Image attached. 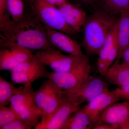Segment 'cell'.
I'll use <instances>...</instances> for the list:
<instances>
[{
  "instance_id": "1",
  "label": "cell",
  "mask_w": 129,
  "mask_h": 129,
  "mask_svg": "<svg viewBox=\"0 0 129 129\" xmlns=\"http://www.w3.org/2000/svg\"><path fill=\"white\" fill-rule=\"evenodd\" d=\"M1 49L11 45L42 51L56 49L52 45L47 35L46 27L30 12L26 13L22 21L12 19L0 25Z\"/></svg>"
},
{
  "instance_id": "2",
  "label": "cell",
  "mask_w": 129,
  "mask_h": 129,
  "mask_svg": "<svg viewBox=\"0 0 129 129\" xmlns=\"http://www.w3.org/2000/svg\"><path fill=\"white\" fill-rule=\"evenodd\" d=\"M115 15L101 9L86 17L82 28L83 45L89 55H98L108 34L118 21Z\"/></svg>"
},
{
  "instance_id": "3",
  "label": "cell",
  "mask_w": 129,
  "mask_h": 129,
  "mask_svg": "<svg viewBox=\"0 0 129 129\" xmlns=\"http://www.w3.org/2000/svg\"><path fill=\"white\" fill-rule=\"evenodd\" d=\"M29 4L30 11L47 27L71 36L78 33L67 23L57 7L45 0H32Z\"/></svg>"
},
{
  "instance_id": "4",
  "label": "cell",
  "mask_w": 129,
  "mask_h": 129,
  "mask_svg": "<svg viewBox=\"0 0 129 129\" xmlns=\"http://www.w3.org/2000/svg\"><path fill=\"white\" fill-rule=\"evenodd\" d=\"M91 67L88 57L78 67L65 73L47 72L45 78L64 91L65 94L75 92L91 76Z\"/></svg>"
},
{
  "instance_id": "5",
  "label": "cell",
  "mask_w": 129,
  "mask_h": 129,
  "mask_svg": "<svg viewBox=\"0 0 129 129\" xmlns=\"http://www.w3.org/2000/svg\"><path fill=\"white\" fill-rule=\"evenodd\" d=\"M10 104V107L17 113L21 118L35 127L39 122L42 112L36 104L34 90L24 89L12 98Z\"/></svg>"
},
{
  "instance_id": "6",
  "label": "cell",
  "mask_w": 129,
  "mask_h": 129,
  "mask_svg": "<svg viewBox=\"0 0 129 129\" xmlns=\"http://www.w3.org/2000/svg\"><path fill=\"white\" fill-rule=\"evenodd\" d=\"M35 55L41 62L56 73L69 72L78 67L88 57L64 55L57 49L38 51Z\"/></svg>"
},
{
  "instance_id": "7",
  "label": "cell",
  "mask_w": 129,
  "mask_h": 129,
  "mask_svg": "<svg viewBox=\"0 0 129 129\" xmlns=\"http://www.w3.org/2000/svg\"><path fill=\"white\" fill-rule=\"evenodd\" d=\"M106 81L101 77L90 76L75 92L71 94L64 93L73 102L80 106L83 103L89 102L102 92L108 89V84Z\"/></svg>"
},
{
  "instance_id": "8",
  "label": "cell",
  "mask_w": 129,
  "mask_h": 129,
  "mask_svg": "<svg viewBox=\"0 0 129 129\" xmlns=\"http://www.w3.org/2000/svg\"><path fill=\"white\" fill-rule=\"evenodd\" d=\"M118 28V21L108 34L98 55L97 67L102 76L117 57Z\"/></svg>"
},
{
  "instance_id": "9",
  "label": "cell",
  "mask_w": 129,
  "mask_h": 129,
  "mask_svg": "<svg viewBox=\"0 0 129 129\" xmlns=\"http://www.w3.org/2000/svg\"><path fill=\"white\" fill-rule=\"evenodd\" d=\"M30 50L18 46L11 45L0 51V70L11 72L19 64L33 56Z\"/></svg>"
},
{
  "instance_id": "10",
  "label": "cell",
  "mask_w": 129,
  "mask_h": 129,
  "mask_svg": "<svg viewBox=\"0 0 129 129\" xmlns=\"http://www.w3.org/2000/svg\"><path fill=\"white\" fill-rule=\"evenodd\" d=\"M80 108L79 106L74 103L65 95L59 107L51 117L43 123H38L34 128L61 129L69 118Z\"/></svg>"
},
{
  "instance_id": "11",
  "label": "cell",
  "mask_w": 129,
  "mask_h": 129,
  "mask_svg": "<svg viewBox=\"0 0 129 129\" xmlns=\"http://www.w3.org/2000/svg\"><path fill=\"white\" fill-rule=\"evenodd\" d=\"M46 30L49 41L57 50L76 56H85L79 44L69 35L47 27Z\"/></svg>"
},
{
  "instance_id": "12",
  "label": "cell",
  "mask_w": 129,
  "mask_h": 129,
  "mask_svg": "<svg viewBox=\"0 0 129 129\" xmlns=\"http://www.w3.org/2000/svg\"><path fill=\"white\" fill-rule=\"evenodd\" d=\"M120 100L113 91H110L108 89L90 101L83 108L94 125L99 116L108 106Z\"/></svg>"
},
{
  "instance_id": "13",
  "label": "cell",
  "mask_w": 129,
  "mask_h": 129,
  "mask_svg": "<svg viewBox=\"0 0 129 129\" xmlns=\"http://www.w3.org/2000/svg\"><path fill=\"white\" fill-rule=\"evenodd\" d=\"M128 119L129 102H117L111 104L104 110L94 125L108 123L119 125Z\"/></svg>"
},
{
  "instance_id": "14",
  "label": "cell",
  "mask_w": 129,
  "mask_h": 129,
  "mask_svg": "<svg viewBox=\"0 0 129 129\" xmlns=\"http://www.w3.org/2000/svg\"><path fill=\"white\" fill-rule=\"evenodd\" d=\"M67 23L76 32L81 30L87 15L79 5H74L68 2L58 7Z\"/></svg>"
},
{
  "instance_id": "15",
  "label": "cell",
  "mask_w": 129,
  "mask_h": 129,
  "mask_svg": "<svg viewBox=\"0 0 129 129\" xmlns=\"http://www.w3.org/2000/svg\"><path fill=\"white\" fill-rule=\"evenodd\" d=\"M103 76L111 84L119 86L129 85V66L114 61Z\"/></svg>"
},
{
  "instance_id": "16",
  "label": "cell",
  "mask_w": 129,
  "mask_h": 129,
  "mask_svg": "<svg viewBox=\"0 0 129 129\" xmlns=\"http://www.w3.org/2000/svg\"><path fill=\"white\" fill-rule=\"evenodd\" d=\"M118 20L117 42L118 52L115 61L120 62L123 51L129 46V9L120 12Z\"/></svg>"
},
{
  "instance_id": "17",
  "label": "cell",
  "mask_w": 129,
  "mask_h": 129,
  "mask_svg": "<svg viewBox=\"0 0 129 129\" xmlns=\"http://www.w3.org/2000/svg\"><path fill=\"white\" fill-rule=\"evenodd\" d=\"M64 96V91L52 83L50 92L42 111L41 120L38 123H43L51 117L59 107Z\"/></svg>"
},
{
  "instance_id": "18",
  "label": "cell",
  "mask_w": 129,
  "mask_h": 129,
  "mask_svg": "<svg viewBox=\"0 0 129 129\" xmlns=\"http://www.w3.org/2000/svg\"><path fill=\"white\" fill-rule=\"evenodd\" d=\"M47 71L44 64L35 69L22 72L11 73V79L13 83L22 84L23 86L32 85L34 81L39 79L45 78Z\"/></svg>"
},
{
  "instance_id": "19",
  "label": "cell",
  "mask_w": 129,
  "mask_h": 129,
  "mask_svg": "<svg viewBox=\"0 0 129 129\" xmlns=\"http://www.w3.org/2000/svg\"><path fill=\"white\" fill-rule=\"evenodd\" d=\"M93 124L84 108H80L72 114L61 129H90Z\"/></svg>"
},
{
  "instance_id": "20",
  "label": "cell",
  "mask_w": 129,
  "mask_h": 129,
  "mask_svg": "<svg viewBox=\"0 0 129 129\" xmlns=\"http://www.w3.org/2000/svg\"><path fill=\"white\" fill-rule=\"evenodd\" d=\"M23 88V86L17 88L13 84L0 76V106L10 104L12 98L20 92Z\"/></svg>"
},
{
  "instance_id": "21",
  "label": "cell",
  "mask_w": 129,
  "mask_h": 129,
  "mask_svg": "<svg viewBox=\"0 0 129 129\" xmlns=\"http://www.w3.org/2000/svg\"><path fill=\"white\" fill-rule=\"evenodd\" d=\"M8 8L12 19L21 22L25 18V5L24 0H7Z\"/></svg>"
},
{
  "instance_id": "22",
  "label": "cell",
  "mask_w": 129,
  "mask_h": 129,
  "mask_svg": "<svg viewBox=\"0 0 129 129\" xmlns=\"http://www.w3.org/2000/svg\"><path fill=\"white\" fill-rule=\"evenodd\" d=\"M52 85V82L47 79L42 84L39 89L35 91L36 104L42 112L50 92Z\"/></svg>"
},
{
  "instance_id": "23",
  "label": "cell",
  "mask_w": 129,
  "mask_h": 129,
  "mask_svg": "<svg viewBox=\"0 0 129 129\" xmlns=\"http://www.w3.org/2000/svg\"><path fill=\"white\" fill-rule=\"evenodd\" d=\"M102 6V9L116 14L129 9V0H98Z\"/></svg>"
},
{
  "instance_id": "24",
  "label": "cell",
  "mask_w": 129,
  "mask_h": 129,
  "mask_svg": "<svg viewBox=\"0 0 129 129\" xmlns=\"http://www.w3.org/2000/svg\"><path fill=\"white\" fill-rule=\"evenodd\" d=\"M20 118L17 113L10 107L0 106V129L4 125Z\"/></svg>"
},
{
  "instance_id": "25",
  "label": "cell",
  "mask_w": 129,
  "mask_h": 129,
  "mask_svg": "<svg viewBox=\"0 0 129 129\" xmlns=\"http://www.w3.org/2000/svg\"><path fill=\"white\" fill-rule=\"evenodd\" d=\"M35 127L31 123L20 118L4 125L1 129H30Z\"/></svg>"
},
{
  "instance_id": "26",
  "label": "cell",
  "mask_w": 129,
  "mask_h": 129,
  "mask_svg": "<svg viewBox=\"0 0 129 129\" xmlns=\"http://www.w3.org/2000/svg\"><path fill=\"white\" fill-rule=\"evenodd\" d=\"M7 0H0V25L12 20Z\"/></svg>"
},
{
  "instance_id": "27",
  "label": "cell",
  "mask_w": 129,
  "mask_h": 129,
  "mask_svg": "<svg viewBox=\"0 0 129 129\" xmlns=\"http://www.w3.org/2000/svg\"><path fill=\"white\" fill-rule=\"evenodd\" d=\"M113 91L120 99L129 102V85L119 86Z\"/></svg>"
},
{
  "instance_id": "28",
  "label": "cell",
  "mask_w": 129,
  "mask_h": 129,
  "mask_svg": "<svg viewBox=\"0 0 129 129\" xmlns=\"http://www.w3.org/2000/svg\"><path fill=\"white\" fill-rule=\"evenodd\" d=\"M93 129H119L117 125L110 124L108 123H102L93 125Z\"/></svg>"
},
{
  "instance_id": "29",
  "label": "cell",
  "mask_w": 129,
  "mask_h": 129,
  "mask_svg": "<svg viewBox=\"0 0 129 129\" xmlns=\"http://www.w3.org/2000/svg\"><path fill=\"white\" fill-rule=\"evenodd\" d=\"M121 60L122 63L129 66V46L122 53Z\"/></svg>"
},
{
  "instance_id": "30",
  "label": "cell",
  "mask_w": 129,
  "mask_h": 129,
  "mask_svg": "<svg viewBox=\"0 0 129 129\" xmlns=\"http://www.w3.org/2000/svg\"><path fill=\"white\" fill-rule=\"evenodd\" d=\"M45 1L48 3L56 6L58 8L68 2V0H45Z\"/></svg>"
},
{
  "instance_id": "31",
  "label": "cell",
  "mask_w": 129,
  "mask_h": 129,
  "mask_svg": "<svg viewBox=\"0 0 129 129\" xmlns=\"http://www.w3.org/2000/svg\"><path fill=\"white\" fill-rule=\"evenodd\" d=\"M75 1L78 3V5L84 4L86 5H94L98 0H74Z\"/></svg>"
},
{
  "instance_id": "32",
  "label": "cell",
  "mask_w": 129,
  "mask_h": 129,
  "mask_svg": "<svg viewBox=\"0 0 129 129\" xmlns=\"http://www.w3.org/2000/svg\"><path fill=\"white\" fill-rule=\"evenodd\" d=\"M119 129H129V119L118 125Z\"/></svg>"
},
{
  "instance_id": "33",
  "label": "cell",
  "mask_w": 129,
  "mask_h": 129,
  "mask_svg": "<svg viewBox=\"0 0 129 129\" xmlns=\"http://www.w3.org/2000/svg\"><path fill=\"white\" fill-rule=\"evenodd\" d=\"M32 1V0H25V1H26V2H27L28 3H29Z\"/></svg>"
}]
</instances>
